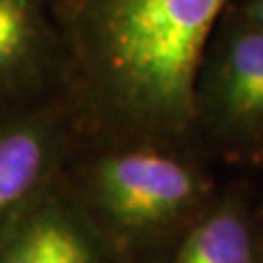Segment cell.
<instances>
[{
    "instance_id": "3957f363",
    "label": "cell",
    "mask_w": 263,
    "mask_h": 263,
    "mask_svg": "<svg viewBox=\"0 0 263 263\" xmlns=\"http://www.w3.org/2000/svg\"><path fill=\"white\" fill-rule=\"evenodd\" d=\"M195 84V127L226 151H263V29L240 14L213 31Z\"/></svg>"
},
{
    "instance_id": "52a82bcc",
    "label": "cell",
    "mask_w": 263,
    "mask_h": 263,
    "mask_svg": "<svg viewBox=\"0 0 263 263\" xmlns=\"http://www.w3.org/2000/svg\"><path fill=\"white\" fill-rule=\"evenodd\" d=\"M172 263H254L244 215L236 207L216 209L185 236Z\"/></svg>"
},
{
    "instance_id": "7a4b0ae2",
    "label": "cell",
    "mask_w": 263,
    "mask_h": 263,
    "mask_svg": "<svg viewBox=\"0 0 263 263\" xmlns=\"http://www.w3.org/2000/svg\"><path fill=\"white\" fill-rule=\"evenodd\" d=\"M80 142V141H78ZM104 148L78 158L63 172V185L84 199L113 230L144 236L185 216L207 193V181L172 144L102 141Z\"/></svg>"
},
{
    "instance_id": "ba28073f",
    "label": "cell",
    "mask_w": 263,
    "mask_h": 263,
    "mask_svg": "<svg viewBox=\"0 0 263 263\" xmlns=\"http://www.w3.org/2000/svg\"><path fill=\"white\" fill-rule=\"evenodd\" d=\"M240 16L252 26L263 29V0H244Z\"/></svg>"
},
{
    "instance_id": "5b68a950",
    "label": "cell",
    "mask_w": 263,
    "mask_h": 263,
    "mask_svg": "<svg viewBox=\"0 0 263 263\" xmlns=\"http://www.w3.org/2000/svg\"><path fill=\"white\" fill-rule=\"evenodd\" d=\"M61 0H0V113L66 100Z\"/></svg>"
},
{
    "instance_id": "8992f818",
    "label": "cell",
    "mask_w": 263,
    "mask_h": 263,
    "mask_svg": "<svg viewBox=\"0 0 263 263\" xmlns=\"http://www.w3.org/2000/svg\"><path fill=\"white\" fill-rule=\"evenodd\" d=\"M0 263H98L78 203L63 181L0 238Z\"/></svg>"
},
{
    "instance_id": "277c9868",
    "label": "cell",
    "mask_w": 263,
    "mask_h": 263,
    "mask_svg": "<svg viewBox=\"0 0 263 263\" xmlns=\"http://www.w3.org/2000/svg\"><path fill=\"white\" fill-rule=\"evenodd\" d=\"M78 141L66 100L0 113V238L61 181Z\"/></svg>"
},
{
    "instance_id": "6da1fadb",
    "label": "cell",
    "mask_w": 263,
    "mask_h": 263,
    "mask_svg": "<svg viewBox=\"0 0 263 263\" xmlns=\"http://www.w3.org/2000/svg\"><path fill=\"white\" fill-rule=\"evenodd\" d=\"M66 104L80 137L174 144L195 127L199 68L228 0H61Z\"/></svg>"
}]
</instances>
